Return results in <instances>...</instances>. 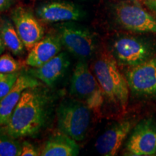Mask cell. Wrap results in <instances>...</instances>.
<instances>
[{
  "mask_svg": "<svg viewBox=\"0 0 156 156\" xmlns=\"http://www.w3.org/2000/svg\"><path fill=\"white\" fill-rule=\"evenodd\" d=\"M50 98L39 86L26 89L12 114L1 128L14 138L34 136L47 122Z\"/></svg>",
  "mask_w": 156,
  "mask_h": 156,
  "instance_id": "6da1fadb",
  "label": "cell"
},
{
  "mask_svg": "<svg viewBox=\"0 0 156 156\" xmlns=\"http://www.w3.org/2000/svg\"><path fill=\"white\" fill-rule=\"evenodd\" d=\"M93 69L105 99L119 110L125 111L129 87L126 78L120 72L116 58L110 51H101L93 63Z\"/></svg>",
  "mask_w": 156,
  "mask_h": 156,
  "instance_id": "7a4b0ae2",
  "label": "cell"
},
{
  "mask_svg": "<svg viewBox=\"0 0 156 156\" xmlns=\"http://www.w3.org/2000/svg\"><path fill=\"white\" fill-rule=\"evenodd\" d=\"M70 93L83 101L97 116H100L105 96L100 84L85 60L76 64L70 84Z\"/></svg>",
  "mask_w": 156,
  "mask_h": 156,
  "instance_id": "3957f363",
  "label": "cell"
},
{
  "mask_svg": "<svg viewBox=\"0 0 156 156\" xmlns=\"http://www.w3.org/2000/svg\"><path fill=\"white\" fill-rule=\"evenodd\" d=\"M91 112L87 105L80 100L63 101L57 109L58 129L75 141H81L88 131Z\"/></svg>",
  "mask_w": 156,
  "mask_h": 156,
  "instance_id": "277c9868",
  "label": "cell"
},
{
  "mask_svg": "<svg viewBox=\"0 0 156 156\" xmlns=\"http://www.w3.org/2000/svg\"><path fill=\"white\" fill-rule=\"evenodd\" d=\"M114 19L121 28L138 34H156V17L136 0H121L112 7Z\"/></svg>",
  "mask_w": 156,
  "mask_h": 156,
  "instance_id": "5b68a950",
  "label": "cell"
},
{
  "mask_svg": "<svg viewBox=\"0 0 156 156\" xmlns=\"http://www.w3.org/2000/svg\"><path fill=\"white\" fill-rule=\"evenodd\" d=\"M56 35L68 52L80 60L90 58L96 50L97 41L89 28L74 22L58 24Z\"/></svg>",
  "mask_w": 156,
  "mask_h": 156,
  "instance_id": "8992f818",
  "label": "cell"
},
{
  "mask_svg": "<svg viewBox=\"0 0 156 156\" xmlns=\"http://www.w3.org/2000/svg\"><path fill=\"white\" fill-rule=\"evenodd\" d=\"M110 51L119 64L131 67L152 58L153 48L145 39L124 35L113 41Z\"/></svg>",
  "mask_w": 156,
  "mask_h": 156,
  "instance_id": "52a82bcc",
  "label": "cell"
},
{
  "mask_svg": "<svg viewBox=\"0 0 156 156\" xmlns=\"http://www.w3.org/2000/svg\"><path fill=\"white\" fill-rule=\"evenodd\" d=\"M124 155H156V124L152 119L142 120L133 129L126 144Z\"/></svg>",
  "mask_w": 156,
  "mask_h": 156,
  "instance_id": "ba28073f",
  "label": "cell"
},
{
  "mask_svg": "<svg viewBox=\"0 0 156 156\" xmlns=\"http://www.w3.org/2000/svg\"><path fill=\"white\" fill-rule=\"evenodd\" d=\"M126 78L134 95L156 97V57L130 67L126 72Z\"/></svg>",
  "mask_w": 156,
  "mask_h": 156,
  "instance_id": "9c48e42d",
  "label": "cell"
},
{
  "mask_svg": "<svg viewBox=\"0 0 156 156\" xmlns=\"http://www.w3.org/2000/svg\"><path fill=\"white\" fill-rule=\"evenodd\" d=\"M36 15L42 22L56 23L74 22L83 20L85 12L76 4L65 0H51L40 4Z\"/></svg>",
  "mask_w": 156,
  "mask_h": 156,
  "instance_id": "30bf717a",
  "label": "cell"
},
{
  "mask_svg": "<svg viewBox=\"0 0 156 156\" xmlns=\"http://www.w3.org/2000/svg\"><path fill=\"white\" fill-rule=\"evenodd\" d=\"M11 20L25 48L30 51L44 38V29L38 17L27 7L18 6L12 11Z\"/></svg>",
  "mask_w": 156,
  "mask_h": 156,
  "instance_id": "8fae6325",
  "label": "cell"
},
{
  "mask_svg": "<svg viewBox=\"0 0 156 156\" xmlns=\"http://www.w3.org/2000/svg\"><path fill=\"white\" fill-rule=\"evenodd\" d=\"M132 125L130 120H123L106 129L95 141V147L98 153L103 156L116 155L131 131Z\"/></svg>",
  "mask_w": 156,
  "mask_h": 156,
  "instance_id": "7c38bea8",
  "label": "cell"
},
{
  "mask_svg": "<svg viewBox=\"0 0 156 156\" xmlns=\"http://www.w3.org/2000/svg\"><path fill=\"white\" fill-rule=\"evenodd\" d=\"M41 83L30 74L20 73L11 90L0 100V126L5 125L18 103L23 91L38 87Z\"/></svg>",
  "mask_w": 156,
  "mask_h": 156,
  "instance_id": "4fadbf2b",
  "label": "cell"
},
{
  "mask_svg": "<svg viewBox=\"0 0 156 156\" xmlns=\"http://www.w3.org/2000/svg\"><path fill=\"white\" fill-rule=\"evenodd\" d=\"M69 65L67 54L60 52L43 65L30 70L29 74L47 86L53 87L64 77Z\"/></svg>",
  "mask_w": 156,
  "mask_h": 156,
  "instance_id": "5bb4252c",
  "label": "cell"
},
{
  "mask_svg": "<svg viewBox=\"0 0 156 156\" xmlns=\"http://www.w3.org/2000/svg\"><path fill=\"white\" fill-rule=\"evenodd\" d=\"M62 46V43L57 35L48 34L41 39L31 48L25 62L34 68L39 67L59 54Z\"/></svg>",
  "mask_w": 156,
  "mask_h": 156,
  "instance_id": "9a60e30c",
  "label": "cell"
},
{
  "mask_svg": "<svg viewBox=\"0 0 156 156\" xmlns=\"http://www.w3.org/2000/svg\"><path fill=\"white\" fill-rule=\"evenodd\" d=\"M79 154L80 147L75 140L63 133L51 136L41 152L42 156H76Z\"/></svg>",
  "mask_w": 156,
  "mask_h": 156,
  "instance_id": "2e32d148",
  "label": "cell"
},
{
  "mask_svg": "<svg viewBox=\"0 0 156 156\" xmlns=\"http://www.w3.org/2000/svg\"><path fill=\"white\" fill-rule=\"evenodd\" d=\"M0 33L5 47L15 56H22L25 47L17 32L11 19L4 17L0 19Z\"/></svg>",
  "mask_w": 156,
  "mask_h": 156,
  "instance_id": "e0dca14e",
  "label": "cell"
},
{
  "mask_svg": "<svg viewBox=\"0 0 156 156\" xmlns=\"http://www.w3.org/2000/svg\"><path fill=\"white\" fill-rule=\"evenodd\" d=\"M21 145L0 127V156H20Z\"/></svg>",
  "mask_w": 156,
  "mask_h": 156,
  "instance_id": "ac0fdd59",
  "label": "cell"
},
{
  "mask_svg": "<svg viewBox=\"0 0 156 156\" xmlns=\"http://www.w3.org/2000/svg\"><path fill=\"white\" fill-rule=\"evenodd\" d=\"M20 75L19 72L13 73H0V100L11 90Z\"/></svg>",
  "mask_w": 156,
  "mask_h": 156,
  "instance_id": "d6986e66",
  "label": "cell"
},
{
  "mask_svg": "<svg viewBox=\"0 0 156 156\" xmlns=\"http://www.w3.org/2000/svg\"><path fill=\"white\" fill-rule=\"evenodd\" d=\"M20 64L9 54L0 55V73H13L18 72Z\"/></svg>",
  "mask_w": 156,
  "mask_h": 156,
  "instance_id": "ffe728a7",
  "label": "cell"
},
{
  "mask_svg": "<svg viewBox=\"0 0 156 156\" xmlns=\"http://www.w3.org/2000/svg\"><path fill=\"white\" fill-rule=\"evenodd\" d=\"M41 155L38 149L28 142H24L21 145L20 156H38Z\"/></svg>",
  "mask_w": 156,
  "mask_h": 156,
  "instance_id": "44dd1931",
  "label": "cell"
},
{
  "mask_svg": "<svg viewBox=\"0 0 156 156\" xmlns=\"http://www.w3.org/2000/svg\"><path fill=\"white\" fill-rule=\"evenodd\" d=\"M14 3L15 0H0V12L9 9Z\"/></svg>",
  "mask_w": 156,
  "mask_h": 156,
  "instance_id": "7402d4cb",
  "label": "cell"
},
{
  "mask_svg": "<svg viewBox=\"0 0 156 156\" xmlns=\"http://www.w3.org/2000/svg\"><path fill=\"white\" fill-rule=\"evenodd\" d=\"M145 5L150 9L156 13V0H145Z\"/></svg>",
  "mask_w": 156,
  "mask_h": 156,
  "instance_id": "603a6c76",
  "label": "cell"
},
{
  "mask_svg": "<svg viewBox=\"0 0 156 156\" xmlns=\"http://www.w3.org/2000/svg\"><path fill=\"white\" fill-rule=\"evenodd\" d=\"M5 45L4 44L2 38L1 36V33H0V55L2 54V53L4 52V51L5 49Z\"/></svg>",
  "mask_w": 156,
  "mask_h": 156,
  "instance_id": "cb8c5ba5",
  "label": "cell"
}]
</instances>
